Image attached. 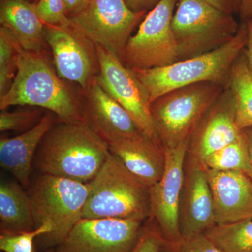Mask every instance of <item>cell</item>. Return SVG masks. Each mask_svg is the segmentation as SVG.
<instances>
[{"label":"cell","mask_w":252,"mask_h":252,"mask_svg":"<svg viewBox=\"0 0 252 252\" xmlns=\"http://www.w3.org/2000/svg\"><path fill=\"white\" fill-rule=\"evenodd\" d=\"M92 0H64V10L68 18L83 12L89 6Z\"/></svg>","instance_id":"obj_32"},{"label":"cell","mask_w":252,"mask_h":252,"mask_svg":"<svg viewBox=\"0 0 252 252\" xmlns=\"http://www.w3.org/2000/svg\"><path fill=\"white\" fill-rule=\"evenodd\" d=\"M48 252H56V251H49Z\"/></svg>","instance_id":"obj_38"},{"label":"cell","mask_w":252,"mask_h":252,"mask_svg":"<svg viewBox=\"0 0 252 252\" xmlns=\"http://www.w3.org/2000/svg\"><path fill=\"white\" fill-rule=\"evenodd\" d=\"M172 20L178 61L211 52L231 41L240 23L201 0H179Z\"/></svg>","instance_id":"obj_7"},{"label":"cell","mask_w":252,"mask_h":252,"mask_svg":"<svg viewBox=\"0 0 252 252\" xmlns=\"http://www.w3.org/2000/svg\"><path fill=\"white\" fill-rule=\"evenodd\" d=\"M36 224L29 195L16 182L0 185V231L17 233L35 229Z\"/></svg>","instance_id":"obj_21"},{"label":"cell","mask_w":252,"mask_h":252,"mask_svg":"<svg viewBox=\"0 0 252 252\" xmlns=\"http://www.w3.org/2000/svg\"><path fill=\"white\" fill-rule=\"evenodd\" d=\"M243 130L236 124V103L228 87L210 107L189 142L188 152L203 160L234 142Z\"/></svg>","instance_id":"obj_16"},{"label":"cell","mask_w":252,"mask_h":252,"mask_svg":"<svg viewBox=\"0 0 252 252\" xmlns=\"http://www.w3.org/2000/svg\"><path fill=\"white\" fill-rule=\"evenodd\" d=\"M42 113L39 109L8 112L6 109L0 113V131H27L41 120Z\"/></svg>","instance_id":"obj_27"},{"label":"cell","mask_w":252,"mask_h":252,"mask_svg":"<svg viewBox=\"0 0 252 252\" xmlns=\"http://www.w3.org/2000/svg\"><path fill=\"white\" fill-rule=\"evenodd\" d=\"M205 170L213 197L216 225L252 220V179L242 172Z\"/></svg>","instance_id":"obj_17"},{"label":"cell","mask_w":252,"mask_h":252,"mask_svg":"<svg viewBox=\"0 0 252 252\" xmlns=\"http://www.w3.org/2000/svg\"><path fill=\"white\" fill-rule=\"evenodd\" d=\"M28 1H31V2L34 3L35 0H28Z\"/></svg>","instance_id":"obj_37"},{"label":"cell","mask_w":252,"mask_h":252,"mask_svg":"<svg viewBox=\"0 0 252 252\" xmlns=\"http://www.w3.org/2000/svg\"><path fill=\"white\" fill-rule=\"evenodd\" d=\"M248 26L240 23L238 33L226 44L211 52L167 67L133 71L148 93L151 103L170 91L200 82H214L228 87L230 69L245 49Z\"/></svg>","instance_id":"obj_3"},{"label":"cell","mask_w":252,"mask_h":252,"mask_svg":"<svg viewBox=\"0 0 252 252\" xmlns=\"http://www.w3.org/2000/svg\"><path fill=\"white\" fill-rule=\"evenodd\" d=\"M239 15L242 21H252V0H241Z\"/></svg>","instance_id":"obj_35"},{"label":"cell","mask_w":252,"mask_h":252,"mask_svg":"<svg viewBox=\"0 0 252 252\" xmlns=\"http://www.w3.org/2000/svg\"><path fill=\"white\" fill-rule=\"evenodd\" d=\"M127 7L134 12L152 11L160 0H124Z\"/></svg>","instance_id":"obj_33"},{"label":"cell","mask_w":252,"mask_h":252,"mask_svg":"<svg viewBox=\"0 0 252 252\" xmlns=\"http://www.w3.org/2000/svg\"><path fill=\"white\" fill-rule=\"evenodd\" d=\"M200 82L167 93L151 104L158 137L164 149L189 144L202 119L226 89Z\"/></svg>","instance_id":"obj_5"},{"label":"cell","mask_w":252,"mask_h":252,"mask_svg":"<svg viewBox=\"0 0 252 252\" xmlns=\"http://www.w3.org/2000/svg\"><path fill=\"white\" fill-rule=\"evenodd\" d=\"M96 49L99 62L97 78L99 85L125 109L142 133L161 145L151 112L152 103L143 84L115 55L99 46H96Z\"/></svg>","instance_id":"obj_10"},{"label":"cell","mask_w":252,"mask_h":252,"mask_svg":"<svg viewBox=\"0 0 252 252\" xmlns=\"http://www.w3.org/2000/svg\"><path fill=\"white\" fill-rule=\"evenodd\" d=\"M146 12L131 11L124 0H92L71 23L96 46L115 55L123 63L131 34Z\"/></svg>","instance_id":"obj_9"},{"label":"cell","mask_w":252,"mask_h":252,"mask_svg":"<svg viewBox=\"0 0 252 252\" xmlns=\"http://www.w3.org/2000/svg\"><path fill=\"white\" fill-rule=\"evenodd\" d=\"M214 7L230 14H239L241 0H201Z\"/></svg>","instance_id":"obj_31"},{"label":"cell","mask_w":252,"mask_h":252,"mask_svg":"<svg viewBox=\"0 0 252 252\" xmlns=\"http://www.w3.org/2000/svg\"><path fill=\"white\" fill-rule=\"evenodd\" d=\"M52 230V225L44 223L31 231L0 235V250L1 252H33L34 239L48 234Z\"/></svg>","instance_id":"obj_26"},{"label":"cell","mask_w":252,"mask_h":252,"mask_svg":"<svg viewBox=\"0 0 252 252\" xmlns=\"http://www.w3.org/2000/svg\"><path fill=\"white\" fill-rule=\"evenodd\" d=\"M109 154V146L84 122L59 120L43 137L34 163L42 175L89 183Z\"/></svg>","instance_id":"obj_1"},{"label":"cell","mask_w":252,"mask_h":252,"mask_svg":"<svg viewBox=\"0 0 252 252\" xmlns=\"http://www.w3.org/2000/svg\"><path fill=\"white\" fill-rule=\"evenodd\" d=\"M165 240L152 218L144 223L140 237L131 252H160Z\"/></svg>","instance_id":"obj_30"},{"label":"cell","mask_w":252,"mask_h":252,"mask_svg":"<svg viewBox=\"0 0 252 252\" xmlns=\"http://www.w3.org/2000/svg\"><path fill=\"white\" fill-rule=\"evenodd\" d=\"M244 130L248 138L249 153H250V170L248 175L252 180V127H248Z\"/></svg>","instance_id":"obj_36"},{"label":"cell","mask_w":252,"mask_h":252,"mask_svg":"<svg viewBox=\"0 0 252 252\" xmlns=\"http://www.w3.org/2000/svg\"><path fill=\"white\" fill-rule=\"evenodd\" d=\"M59 120L54 113H46L30 130L12 138L0 140V165L22 187L29 185L32 163L43 137Z\"/></svg>","instance_id":"obj_18"},{"label":"cell","mask_w":252,"mask_h":252,"mask_svg":"<svg viewBox=\"0 0 252 252\" xmlns=\"http://www.w3.org/2000/svg\"><path fill=\"white\" fill-rule=\"evenodd\" d=\"M230 88L236 103V124L240 130L252 127V78L244 51L230 69Z\"/></svg>","instance_id":"obj_22"},{"label":"cell","mask_w":252,"mask_h":252,"mask_svg":"<svg viewBox=\"0 0 252 252\" xmlns=\"http://www.w3.org/2000/svg\"><path fill=\"white\" fill-rule=\"evenodd\" d=\"M20 45L6 28H0V97L6 94L18 70Z\"/></svg>","instance_id":"obj_25"},{"label":"cell","mask_w":252,"mask_h":252,"mask_svg":"<svg viewBox=\"0 0 252 252\" xmlns=\"http://www.w3.org/2000/svg\"><path fill=\"white\" fill-rule=\"evenodd\" d=\"M160 252H221L205 233L182 238L174 243L164 242Z\"/></svg>","instance_id":"obj_28"},{"label":"cell","mask_w":252,"mask_h":252,"mask_svg":"<svg viewBox=\"0 0 252 252\" xmlns=\"http://www.w3.org/2000/svg\"><path fill=\"white\" fill-rule=\"evenodd\" d=\"M248 26V41H247L246 46L244 49L245 56H246L247 63H248V67L249 72L252 78V21H245Z\"/></svg>","instance_id":"obj_34"},{"label":"cell","mask_w":252,"mask_h":252,"mask_svg":"<svg viewBox=\"0 0 252 252\" xmlns=\"http://www.w3.org/2000/svg\"><path fill=\"white\" fill-rule=\"evenodd\" d=\"M44 34L61 79L75 83L81 89L97 79L99 62L96 46L72 23L66 26L44 23Z\"/></svg>","instance_id":"obj_11"},{"label":"cell","mask_w":252,"mask_h":252,"mask_svg":"<svg viewBox=\"0 0 252 252\" xmlns=\"http://www.w3.org/2000/svg\"><path fill=\"white\" fill-rule=\"evenodd\" d=\"M90 187L64 177L41 175L30 191L36 228L52 225L48 234L39 237L43 247L58 246L82 219Z\"/></svg>","instance_id":"obj_6"},{"label":"cell","mask_w":252,"mask_h":252,"mask_svg":"<svg viewBox=\"0 0 252 252\" xmlns=\"http://www.w3.org/2000/svg\"><path fill=\"white\" fill-rule=\"evenodd\" d=\"M203 167L213 171H239L248 175L250 153L245 130L234 142L201 160Z\"/></svg>","instance_id":"obj_23"},{"label":"cell","mask_w":252,"mask_h":252,"mask_svg":"<svg viewBox=\"0 0 252 252\" xmlns=\"http://www.w3.org/2000/svg\"><path fill=\"white\" fill-rule=\"evenodd\" d=\"M205 234L221 252H252V220L216 225Z\"/></svg>","instance_id":"obj_24"},{"label":"cell","mask_w":252,"mask_h":252,"mask_svg":"<svg viewBox=\"0 0 252 252\" xmlns=\"http://www.w3.org/2000/svg\"><path fill=\"white\" fill-rule=\"evenodd\" d=\"M89 185L90 190L82 219L150 218L149 187L111 152Z\"/></svg>","instance_id":"obj_4"},{"label":"cell","mask_w":252,"mask_h":252,"mask_svg":"<svg viewBox=\"0 0 252 252\" xmlns=\"http://www.w3.org/2000/svg\"><path fill=\"white\" fill-rule=\"evenodd\" d=\"M0 23L25 51L49 54L44 23L36 4L28 0H0Z\"/></svg>","instance_id":"obj_20"},{"label":"cell","mask_w":252,"mask_h":252,"mask_svg":"<svg viewBox=\"0 0 252 252\" xmlns=\"http://www.w3.org/2000/svg\"><path fill=\"white\" fill-rule=\"evenodd\" d=\"M49 56L20 46L17 73L9 91L0 97V109L28 105L47 109L61 122H83L78 89L59 77Z\"/></svg>","instance_id":"obj_2"},{"label":"cell","mask_w":252,"mask_h":252,"mask_svg":"<svg viewBox=\"0 0 252 252\" xmlns=\"http://www.w3.org/2000/svg\"><path fill=\"white\" fill-rule=\"evenodd\" d=\"M189 144L164 149L165 171L160 180L149 187L151 217L164 240L174 243L182 238L180 228L181 196L185 177V162Z\"/></svg>","instance_id":"obj_13"},{"label":"cell","mask_w":252,"mask_h":252,"mask_svg":"<svg viewBox=\"0 0 252 252\" xmlns=\"http://www.w3.org/2000/svg\"><path fill=\"white\" fill-rule=\"evenodd\" d=\"M109 148L131 173L148 187L158 182L163 175L165 150L143 133L119 141Z\"/></svg>","instance_id":"obj_19"},{"label":"cell","mask_w":252,"mask_h":252,"mask_svg":"<svg viewBox=\"0 0 252 252\" xmlns=\"http://www.w3.org/2000/svg\"><path fill=\"white\" fill-rule=\"evenodd\" d=\"M144 220L134 219H81L56 252H131Z\"/></svg>","instance_id":"obj_12"},{"label":"cell","mask_w":252,"mask_h":252,"mask_svg":"<svg viewBox=\"0 0 252 252\" xmlns=\"http://www.w3.org/2000/svg\"><path fill=\"white\" fill-rule=\"evenodd\" d=\"M179 0H160L145 16L124 51L123 63L132 70L167 67L178 61L172 29L174 10Z\"/></svg>","instance_id":"obj_8"},{"label":"cell","mask_w":252,"mask_h":252,"mask_svg":"<svg viewBox=\"0 0 252 252\" xmlns=\"http://www.w3.org/2000/svg\"><path fill=\"white\" fill-rule=\"evenodd\" d=\"M36 11L44 23L54 26H66L71 21L65 14L64 0H38Z\"/></svg>","instance_id":"obj_29"},{"label":"cell","mask_w":252,"mask_h":252,"mask_svg":"<svg viewBox=\"0 0 252 252\" xmlns=\"http://www.w3.org/2000/svg\"><path fill=\"white\" fill-rule=\"evenodd\" d=\"M83 122L108 146L142 133L125 109L97 81L78 89Z\"/></svg>","instance_id":"obj_14"},{"label":"cell","mask_w":252,"mask_h":252,"mask_svg":"<svg viewBox=\"0 0 252 252\" xmlns=\"http://www.w3.org/2000/svg\"><path fill=\"white\" fill-rule=\"evenodd\" d=\"M216 225L213 197L201 160L187 152L181 196L180 228L182 238L203 234Z\"/></svg>","instance_id":"obj_15"}]
</instances>
